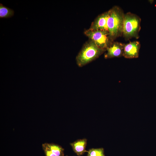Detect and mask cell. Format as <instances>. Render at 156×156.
Returning a JSON list of instances; mask_svg holds the SVG:
<instances>
[{"label":"cell","instance_id":"obj_1","mask_svg":"<svg viewBox=\"0 0 156 156\" xmlns=\"http://www.w3.org/2000/svg\"><path fill=\"white\" fill-rule=\"evenodd\" d=\"M105 51L89 39L84 44L77 56L76 63L79 67H83L99 57Z\"/></svg>","mask_w":156,"mask_h":156},{"label":"cell","instance_id":"obj_2","mask_svg":"<svg viewBox=\"0 0 156 156\" xmlns=\"http://www.w3.org/2000/svg\"><path fill=\"white\" fill-rule=\"evenodd\" d=\"M107 21V27L110 38L113 41L122 35L125 14L119 7L115 6L111 9Z\"/></svg>","mask_w":156,"mask_h":156},{"label":"cell","instance_id":"obj_3","mask_svg":"<svg viewBox=\"0 0 156 156\" xmlns=\"http://www.w3.org/2000/svg\"><path fill=\"white\" fill-rule=\"evenodd\" d=\"M141 22L140 18L135 14L128 12L124 14L122 35L126 40L139 38Z\"/></svg>","mask_w":156,"mask_h":156},{"label":"cell","instance_id":"obj_4","mask_svg":"<svg viewBox=\"0 0 156 156\" xmlns=\"http://www.w3.org/2000/svg\"><path fill=\"white\" fill-rule=\"evenodd\" d=\"M84 34L98 46L105 50L113 42L110 38L109 32L107 31L88 29L84 31Z\"/></svg>","mask_w":156,"mask_h":156},{"label":"cell","instance_id":"obj_5","mask_svg":"<svg viewBox=\"0 0 156 156\" xmlns=\"http://www.w3.org/2000/svg\"><path fill=\"white\" fill-rule=\"evenodd\" d=\"M111 11L110 9L98 15L92 22L88 29L90 30H100L108 32L107 23Z\"/></svg>","mask_w":156,"mask_h":156},{"label":"cell","instance_id":"obj_6","mask_svg":"<svg viewBox=\"0 0 156 156\" xmlns=\"http://www.w3.org/2000/svg\"><path fill=\"white\" fill-rule=\"evenodd\" d=\"M140 46V42L137 41L130 42L124 44L122 56L127 59L138 58Z\"/></svg>","mask_w":156,"mask_h":156},{"label":"cell","instance_id":"obj_7","mask_svg":"<svg viewBox=\"0 0 156 156\" xmlns=\"http://www.w3.org/2000/svg\"><path fill=\"white\" fill-rule=\"evenodd\" d=\"M124 44L114 41L106 49L104 57L106 59L122 56Z\"/></svg>","mask_w":156,"mask_h":156},{"label":"cell","instance_id":"obj_8","mask_svg":"<svg viewBox=\"0 0 156 156\" xmlns=\"http://www.w3.org/2000/svg\"><path fill=\"white\" fill-rule=\"evenodd\" d=\"M87 140L86 138L77 140L70 144L74 151L79 156L83 155L85 152H88L86 150Z\"/></svg>","mask_w":156,"mask_h":156},{"label":"cell","instance_id":"obj_9","mask_svg":"<svg viewBox=\"0 0 156 156\" xmlns=\"http://www.w3.org/2000/svg\"><path fill=\"white\" fill-rule=\"evenodd\" d=\"M13 10L0 3V18H11L14 14Z\"/></svg>","mask_w":156,"mask_h":156},{"label":"cell","instance_id":"obj_10","mask_svg":"<svg viewBox=\"0 0 156 156\" xmlns=\"http://www.w3.org/2000/svg\"><path fill=\"white\" fill-rule=\"evenodd\" d=\"M47 147L57 156H64V149L58 145L53 144L44 143Z\"/></svg>","mask_w":156,"mask_h":156},{"label":"cell","instance_id":"obj_11","mask_svg":"<svg viewBox=\"0 0 156 156\" xmlns=\"http://www.w3.org/2000/svg\"><path fill=\"white\" fill-rule=\"evenodd\" d=\"M87 156H105L103 148H92L88 151Z\"/></svg>","mask_w":156,"mask_h":156},{"label":"cell","instance_id":"obj_12","mask_svg":"<svg viewBox=\"0 0 156 156\" xmlns=\"http://www.w3.org/2000/svg\"><path fill=\"white\" fill-rule=\"evenodd\" d=\"M42 147L45 156H57L48 148L45 143L42 144Z\"/></svg>","mask_w":156,"mask_h":156},{"label":"cell","instance_id":"obj_13","mask_svg":"<svg viewBox=\"0 0 156 156\" xmlns=\"http://www.w3.org/2000/svg\"></svg>","mask_w":156,"mask_h":156}]
</instances>
